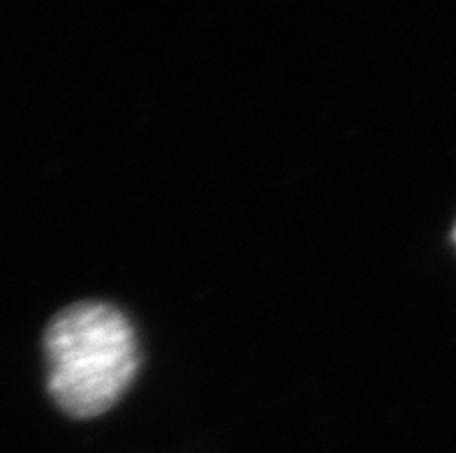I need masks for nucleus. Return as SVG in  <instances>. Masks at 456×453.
Returning a JSON list of instances; mask_svg holds the SVG:
<instances>
[{
	"label": "nucleus",
	"mask_w": 456,
	"mask_h": 453,
	"mask_svg": "<svg viewBox=\"0 0 456 453\" xmlns=\"http://www.w3.org/2000/svg\"><path fill=\"white\" fill-rule=\"evenodd\" d=\"M452 241H454V246H456V224H454V230H452Z\"/></svg>",
	"instance_id": "obj_2"
},
{
	"label": "nucleus",
	"mask_w": 456,
	"mask_h": 453,
	"mask_svg": "<svg viewBox=\"0 0 456 453\" xmlns=\"http://www.w3.org/2000/svg\"><path fill=\"white\" fill-rule=\"evenodd\" d=\"M46 389L75 419H93L121 400L142 363L133 321L104 301H81L45 331Z\"/></svg>",
	"instance_id": "obj_1"
}]
</instances>
